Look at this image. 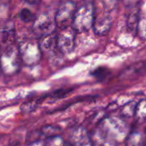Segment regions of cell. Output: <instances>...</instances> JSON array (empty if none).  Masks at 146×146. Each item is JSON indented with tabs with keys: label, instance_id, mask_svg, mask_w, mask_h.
Masks as SVG:
<instances>
[{
	"label": "cell",
	"instance_id": "obj_1",
	"mask_svg": "<svg viewBox=\"0 0 146 146\" xmlns=\"http://www.w3.org/2000/svg\"><path fill=\"white\" fill-rule=\"evenodd\" d=\"M128 127L126 122L115 116L103 118L96 126L92 140L94 146H117L127 138Z\"/></svg>",
	"mask_w": 146,
	"mask_h": 146
},
{
	"label": "cell",
	"instance_id": "obj_10",
	"mask_svg": "<svg viewBox=\"0 0 146 146\" xmlns=\"http://www.w3.org/2000/svg\"><path fill=\"white\" fill-rule=\"evenodd\" d=\"M39 44L42 52V55L51 56L58 50V33L56 32L43 36L39 38Z\"/></svg>",
	"mask_w": 146,
	"mask_h": 146
},
{
	"label": "cell",
	"instance_id": "obj_22",
	"mask_svg": "<svg viewBox=\"0 0 146 146\" xmlns=\"http://www.w3.org/2000/svg\"><path fill=\"white\" fill-rule=\"evenodd\" d=\"M138 33L143 39L146 40V19H142L139 21L138 27Z\"/></svg>",
	"mask_w": 146,
	"mask_h": 146
},
{
	"label": "cell",
	"instance_id": "obj_26",
	"mask_svg": "<svg viewBox=\"0 0 146 146\" xmlns=\"http://www.w3.org/2000/svg\"><path fill=\"white\" fill-rule=\"evenodd\" d=\"M28 146H45V141H37V142H34V143H32V144H29Z\"/></svg>",
	"mask_w": 146,
	"mask_h": 146
},
{
	"label": "cell",
	"instance_id": "obj_18",
	"mask_svg": "<svg viewBox=\"0 0 146 146\" xmlns=\"http://www.w3.org/2000/svg\"><path fill=\"white\" fill-rule=\"evenodd\" d=\"M137 104H135V103H133V102H131V103L126 104V105L122 108L121 112H120L121 115H122V116L126 117V118L134 116L135 114H136Z\"/></svg>",
	"mask_w": 146,
	"mask_h": 146
},
{
	"label": "cell",
	"instance_id": "obj_2",
	"mask_svg": "<svg viewBox=\"0 0 146 146\" xmlns=\"http://www.w3.org/2000/svg\"><path fill=\"white\" fill-rule=\"evenodd\" d=\"M22 63L18 46L15 44L4 45L0 50V67L5 75H13L18 73Z\"/></svg>",
	"mask_w": 146,
	"mask_h": 146
},
{
	"label": "cell",
	"instance_id": "obj_28",
	"mask_svg": "<svg viewBox=\"0 0 146 146\" xmlns=\"http://www.w3.org/2000/svg\"><path fill=\"white\" fill-rule=\"evenodd\" d=\"M1 2L3 3H8L9 2V0H1Z\"/></svg>",
	"mask_w": 146,
	"mask_h": 146
},
{
	"label": "cell",
	"instance_id": "obj_8",
	"mask_svg": "<svg viewBox=\"0 0 146 146\" xmlns=\"http://www.w3.org/2000/svg\"><path fill=\"white\" fill-rule=\"evenodd\" d=\"M69 143L72 146H94L90 133L83 126H77L71 129Z\"/></svg>",
	"mask_w": 146,
	"mask_h": 146
},
{
	"label": "cell",
	"instance_id": "obj_11",
	"mask_svg": "<svg viewBox=\"0 0 146 146\" xmlns=\"http://www.w3.org/2000/svg\"><path fill=\"white\" fill-rule=\"evenodd\" d=\"M15 37V25L12 21H7L1 30V42L2 45H8L14 44Z\"/></svg>",
	"mask_w": 146,
	"mask_h": 146
},
{
	"label": "cell",
	"instance_id": "obj_4",
	"mask_svg": "<svg viewBox=\"0 0 146 146\" xmlns=\"http://www.w3.org/2000/svg\"><path fill=\"white\" fill-rule=\"evenodd\" d=\"M95 20V10L92 3H86L77 8L73 23L72 28L78 33L89 31L91 27L93 28Z\"/></svg>",
	"mask_w": 146,
	"mask_h": 146
},
{
	"label": "cell",
	"instance_id": "obj_16",
	"mask_svg": "<svg viewBox=\"0 0 146 146\" xmlns=\"http://www.w3.org/2000/svg\"><path fill=\"white\" fill-rule=\"evenodd\" d=\"M40 133L43 136V138L48 139V138H52V137H57L59 136L61 133V129L60 127L53 125H47L44 126L40 130Z\"/></svg>",
	"mask_w": 146,
	"mask_h": 146
},
{
	"label": "cell",
	"instance_id": "obj_17",
	"mask_svg": "<svg viewBox=\"0 0 146 146\" xmlns=\"http://www.w3.org/2000/svg\"><path fill=\"white\" fill-rule=\"evenodd\" d=\"M71 89L70 88H61L59 89L55 92H53L52 94H50L48 96V101L50 103H54L57 102L64 98H66L69 94H71Z\"/></svg>",
	"mask_w": 146,
	"mask_h": 146
},
{
	"label": "cell",
	"instance_id": "obj_25",
	"mask_svg": "<svg viewBox=\"0 0 146 146\" xmlns=\"http://www.w3.org/2000/svg\"><path fill=\"white\" fill-rule=\"evenodd\" d=\"M126 4L128 6V7H131V6H138V3L139 2V0H124Z\"/></svg>",
	"mask_w": 146,
	"mask_h": 146
},
{
	"label": "cell",
	"instance_id": "obj_12",
	"mask_svg": "<svg viewBox=\"0 0 146 146\" xmlns=\"http://www.w3.org/2000/svg\"><path fill=\"white\" fill-rule=\"evenodd\" d=\"M139 7L135 6L132 9L131 12L129 13L127 16V29L132 33H138V27L139 23Z\"/></svg>",
	"mask_w": 146,
	"mask_h": 146
},
{
	"label": "cell",
	"instance_id": "obj_5",
	"mask_svg": "<svg viewBox=\"0 0 146 146\" xmlns=\"http://www.w3.org/2000/svg\"><path fill=\"white\" fill-rule=\"evenodd\" d=\"M77 9V5L72 1H65L62 3L58 8L54 17L56 27L60 30L71 27Z\"/></svg>",
	"mask_w": 146,
	"mask_h": 146
},
{
	"label": "cell",
	"instance_id": "obj_13",
	"mask_svg": "<svg viewBox=\"0 0 146 146\" xmlns=\"http://www.w3.org/2000/svg\"><path fill=\"white\" fill-rule=\"evenodd\" d=\"M146 64L144 62H139L128 67L121 73V76L126 79H132L138 77L145 71Z\"/></svg>",
	"mask_w": 146,
	"mask_h": 146
},
{
	"label": "cell",
	"instance_id": "obj_23",
	"mask_svg": "<svg viewBox=\"0 0 146 146\" xmlns=\"http://www.w3.org/2000/svg\"><path fill=\"white\" fill-rule=\"evenodd\" d=\"M108 70L105 68H99L97 69H96L93 73V75L96 78V79H105V77L108 75Z\"/></svg>",
	"mask_w": 146,
	"mask_h": 146
},
{
	"label": "cell",
	"instance_id": "obj_27",
	"mask_svg": "<svg viewBox=\"0 0 146 146\" xmlns=\"http://www.w3.org/2000/svg\"><path fill=\"white\" fill-rule=\"evenodd\" d=\"M24 1L29 4H38L40 2V0H24Z\"/></svg>",
	"mask_w": 146,
	"mask_h": 146
},
{
	"label": "cell",
	"instance_id": "obj_24",
	"mask_svg": "<svg viewBox=\"0 0 146 146\" xmlns=\"http://www.w3.org/2000/svg\"><path fill=\"white\" fill-rule=\"evenodd\" d=\"M103 4L105 6V9L108 11H111L116 4V0H103Z\"/></svg>",
	"mask_w": 146,
	"mask_h": 146
},
{
	"label": "cell",
	"instance_id": "obj_9",
	"mask_svg": "<svg viewBox=\"0 0 146 146\" xmlns=\"http://www.w3.org/2000/svg\"><path fill=\"white\" fill-rule=\"evenodd\" d=\"M112 26V16L110 11L105 9V11L95 15V20L93 24V29L97 35H106Z\"/></svg>",
	"mask_w": 146,
	"mask_h": 146
},
{
	"label": "cell",
	"instance_id": "obj_19",
	"mask_svg": "<svg viewBox=\"0 0 146 146\" xmlns=\"http://www.w3.org/2000/svg\"><path fill=\"white\" fill-rule=\"evenodd\" d=\"M19 16H20V19L22 21H25V22H30V21H34V20L36 19L35 15L33 14V12L31 10H29L28 9H22L21 11H20V14H19Z\"/></svg>",
	"mask_w": 146,
	"mask_h": 146
},
{
	"label": "cell",
	"instance_id": "obj_29",
	"mask_svg": "<svg viewBox=\"0 0 146 146\" xmlns=\"http://www.w3.org/2000/svg\"><path fill=\"white\" fill-rule=\"evenodd\" d=\"M2 72V70H1V67H0V73Z\"/></svg>",
	"mask_w": 146,
	"mask_h": 146
},
{
	"label": "cell",
	"instance_id": "obj_3",
	"mask_svg": "<svg viewBox=\"0 0 146 146\" xmlns=\"http://www.w3.org/2000/svg\"><path fill=\"white\" fill-rule=\"evenodd\" d=\"M18 50L22 63L27 66L37 64L42 56L39 41L33 38H25L18 44Z\"/></svg>",
	"mask_w": 146,
	"mask_h": 146
},
{
	"label": "cell",
	"instance_id": "obj_14",
	"mask_svg": "<svg viewBox=\"0 0 146 146\" xmlns=\"http://www.w3.org/2000/svg\"><path fill=\"white\" fill-rule=\"evenodd\" d=\"M142 145L143 135L138 131L129 133L127 138L125 140V146H142Z\"/></svg>",
	"mask_w": 146,
	"mask_h": 146
},
{
	"label": "cell",
	"instance_id": "obj_15",
	"mask_svg": "<svg viewBox=\"0 0 146 146\" xmlns=\"http://www.w3.org/2000/svg\"><path fill=\"white\" fill-rule=\"evenodd\" d=\"M41 102H42L41 98L28 100L21 105V110L22 111V113H25V114L31 113L34 111L35 110H37V108L40 106Z\"/></svg>",
	"mask_w": 146,
	"mask_h": 146
},
{
	"label": "cell",
	"instance_id": "obj_7",
	"mask_svg": "<svg viewBox=\"0 0 146 146\" xmlns=\"http://www.w3.org/2000/svg\"><path fill=\"white\" fill-rule=\"evenodd\" d=\"M76 33L72 27L63 29L58 33V50L61 54L67 55L72 52L75 47Z\"/></svg>",
	"mask_w": 146,
	"mask_h": 146
},
{
	"label": "cell",
	"instance_id": "obj_20",
	"mask_svg": "<svg viewBox=\"0 0 146 146\" xmlns=\"http://www.w3.org/2000/svg\"><path fill=\"white\" fill-rule=\"evenodd\" d=\"M135 115L139 120H146V100H141L137 104Z\"/></svg>",
	"mask_w": 146,
	"mask_h": 146
},
{
	"label": "cell",
	"instance_id": "obj_21",
	"mask_svg": "<svg viewBox=\"0 0 146 146\" xmlns=\"http://www.w3.org/2000/svg\"><path fill=\"white\" fill-rule=\"evenodd\" d=\"M65 142L60 136L48 138L45 141V146H65Z\"/></svg>",
	"mask_w": 146,
	"mask_h": 146
},
{
	"label": "cell",
	"instance_id": "obj_6",
	"mask_svg": "<svg viewBox=\"0 0 146 146\" xmlns=\"http://www.w3.org/2000/svg\"><path fill=\"white\" fill-rule=\"evenodd\" d=\"M32 28L34 33L40 38L55 32V20H52V17L46 13L41 14L34 20Z\"/></svg>",
	"mask_w": 146,
	"mask_h": 146
}]
</instances>
